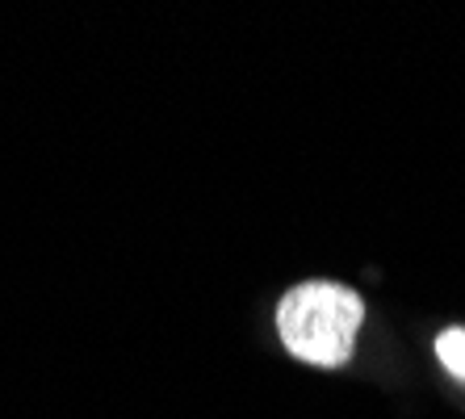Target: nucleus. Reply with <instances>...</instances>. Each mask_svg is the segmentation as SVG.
I'll list each match as a JSON object with an SVG mask.
<instances>
[{"label": "nucleus", "instance_id": "1", "mask_svg": "<svg viewBox=\"0 0 465 419\" xmlns=\"http://www.w3.org/2000/svg\"><path fill=\"white\" fill-rule=\"evenodd\" d=\"M365 323V302L340 281H302L277 306V335L298 361L336 369L352 361L357 332Z\"/></svg>", "mask_w": 465, "mask_h": 419}, {"label": "nucleus", "instance_id": "2", "mask_svg": "<svg viewBox=\"0 0 465 419\" xmlns=\"http://www.w3.org/2000/svg\"><path fill=\"white\" fill-rule=\"evenodd\" d=\"M436 356L457 382H465V327H444L436 335Z\"/></svg>", "mask_w": 465, "mask_h": 419}]
</instances>
